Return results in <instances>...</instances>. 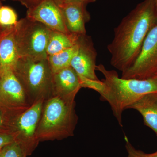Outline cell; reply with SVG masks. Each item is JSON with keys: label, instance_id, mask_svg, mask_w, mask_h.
<instances>
[{"label": "cell", "instance_id": "cell-1", "mask_svg": "<svg viewBox=\"0 0 157 157\" xmlns=\"http://www.w3.org/2000/svg\"><path fill=\"white\" fill-rule=\"evenodd\" d=\"M157 23L154 0H144L137 5L114 29L113 39L107 47L111 66L121 72L131 67Z\"/></svg>", "mask_w": 157, "mask_h": 157}, {"label": "cell", "instance_id": "cell-2", "mask_svg": "<svg viewBox=\"0 0 157 157\" xmlns=\"http://www.w3.org/2000/svg\"><path fill=\"white\" fill-rule=\"evenodd\" d=\"M96 70L104 75L103 85L99 93L102 100L107 101L118 124L123 127L122 114L132 104L144 96L157 93V76L144 79L124 78L116 71L108 70L103 64Z\"/></svg>", "mask_w": 157, "mask_h": 157}, {"label": "cell", "instance_id": "cell-3", "mask_svg": "<svg viewBox=\"0 0 157 157\" xmlns=\"http://www.w3.org/2000/svg\"><path fill=\"white\" fill-rule=\"evenodd\" d=\"M75 102L52 95L44 101L37 129L40 142L61 140L74 135L78 121Z\"/></svg>", "mask_w": 157, "mask_h": 157}, {"label": "cell", "instance_id": "cell-4", "mask_svg": "<svg viewBox=\"0 0 157 157\" xmlns=\"http://www.w3.org/2000/svg\"><path fill=\"white\" fill-rule=\"evenodd\" d=\"M13 71L31 105L52 96L53 72L47 59L20 58Z\"/></svg>", "mask_w": 157, "mask_h": 157}, {"label": "cell", "instance_id": "cell-5", "mask_svg": "<svg viewBox=\"0 0 157 157\" xmlns=\"http://www.w3.org/2000/svg\"><path fill=\"white\" fill-rule=\"evenodd\" d=\"M52 30L26 17L14 26V36L20 58L47 59L46 48Z\"/></svg>", "mask_w": 157, "mask_h": 157}, {"label": "cell", "instance_id": "cell-6", "mask_svg": "<svg viewBox=\"0 0 157 157\" xmlns=\"http://www.w3.org/2000/svg\"><path fill=\"white\" fill-rule=\"evenodd\" d=\"M45 100L33 104L28 109L14 118L11 124V134L27 156L31 155L40 141L37 132Z\"/></svg>", "mask_w": 157, "mask_h": 157}, {"label": "cell", "instance_id": "cell-7", "mask_svg": "<svg viewBox=\"0 0 157 157\" xmlns=\"http://www.w3.org/2000/svg\"><path fill=\"white\" fill-rule=\"evenodd\" d=\"M31 106L24 90L13 70L1 71L0 111L11 122Z\"/></svg>", "mask_w": 157, "mask_h": 157}, {"label": "cell", "instance_id": "cell-8", "mask_svg": "<svg viewBox=\"0 0 157 157\" xmlns=\"http://www.w3.org/2000/svg\"><path fill=\"white\" fill-rule=\"evenodd\" d=\"M157 73V23L147 34L138 56L128 69L122 72L124 78L144 79Z\"/></svg>", "mask_w": 157, "mask_h": 157}, {"label": "cell", "instance_id": "cell-9", "mask_svg": "<svg viewBox=\"0 0 157 157\" xmlns=\"http://www.w3.org/2000/svg\"><path fill=\"white\" fill-rule=\"evenodd\" d=\"M78 49L74 56L70 67L79 77L94 81H100L96 75L97 51L92 39L86 34L78 37Z\"/></svg>", "mask_w": 157, "mask_h": 157}, {"label": "cell", "instance_id": "cell-10", "mask_svg": "<svg viewBox=\"0 0 157 157\" xmlns=\"http://www.w3.org/2000/svg\"><path fill=\"white\" fill-rule=\"evenodd\" d=\"M26 17L41 23L52 30L71 34L66 27L61 9L54 0H43L28 9Z\"/></svg>", "mask_w": 157, "mask_h": 157}, {"label": "cell", "instance_id": "cell-11", "mask_svg": "<svg viewBox=\"0 0 157 157\" xmlns=\"http://www.w3.org/2000/svg\"><path fill=\"white\" fill-rule=\"evenodd\" d=\"M81 88L79 76L70 66L53 73L52 95L75 102V97Z\"/></svg>", "mask_w": 157, "mask_h": 157}, {"label": "cell", "instance_id": "cell-12", "mask_svg": "<svg viewBox=\"0 0 157 157\" xmlns=\"http://www.w3.org/2000/svg\"><path fill=\"white\" fill-rule=\"evenodd\" d=\"M64 17L66 27L72 35L79 36L86 34L85 25L91 16L84 3L69 2L59 4Z\"/></svg>", "mask_w": 157, "mask_h": 157}, {"label": "cell", "instance_id": "cell-13", "mask_svg": "<svg viewBox=\"0 0 157 157\" xmlns=\"http://www.w3.org/2000/svg\"><path fill=\"white\" fill-rule=\"evenodd\" d=\"M19 59L14 36V26L0 34V70H13Z\"/></svg>", "mask_w": 157, "mask_h": 157}, {"label": "cell", "instance_id": "cell-14", "mask_svg": "<svg viewBox=\"0 0 157 157\" xmlns=\"http://www.w3.org/2000/svg\"><path fill=\"white\" fill-rule=\"evenodd\" d=\"M135 109L143 117L144 123L157 136V93L147 94L129 107Z\"/></svg>", "mask_w": 157, "mask_h": 157}, {"label": "cell", "instance_id": "cell-15", "mask_svg": "<svg viewBox=\"0 0 157 157\" xmlns=\"http://www.w3.org/2000/svg\"><path fill=\"white\" fill-rule=\"evenodd\" d=\"M78 36L51 30L46 48L47 57L72 47L76 44Z\"/></svg>", "mask_w": 157, "mask_h": 157}, {"label": "cell", "instance_id": "cell-16", "mask_svg": "<svg viewBox=\"0 0 157 157\" xmlns=\"http://www.w3.org/2000/svg\"><path fill=\"white\" fill-rule=\"evenodd\" d=\"M77 49L78 45L76 42V44L72 47L47 57V60L53 73L70 67L71 61Z\"/></svg>", "mask_w": 157, "mask_h": 157}, {"label": "cell", "instance_id": "cell-17", "mask_svg": "<svg viewBox=\"0 0 157 157\" xmlns=\"http://www.w3.org/2000/svg\"><path fill=\"white\" fill-rule=\"evenodd\" d=\"M18 21L14 9L7 6H0V28L5 29L15 26Z\"/></svg>", "mask_w": 157, "mask_h": 157}, {"label": "cell", "instance_id": "cell-18", "mask_svg": "<svg viewBox=\"0 0 157 157\" xmlns=\"http://www.w3.org/2000/svg\"><path fill=\"white\" fill-rule=\"evenodd\" d=\"M1 157H27L25 152L15 141L7 144L0 151Z\"/></svg>", "mask_w": 157, "mask_h": 157}, {"label": "cell", "instance_id": "cell-19", "mask_svg": "<svg viewBox=\"0 0 157 157\" xmlns=\"http://www.w3.org/2000/svg\"><path fill=\"white\" fill-rule=\"evenodd\" d=\"M125 140V148L128 153L126 157H157V151L153 153H146L135 148L127 138Z\"/></svg>", "mask_w": 157, "mask_h": 157}, {"label": "cell", "instance_id": "cell-20", "mask_svg": "<svg viewBox=\"0 0 157 157\" xmlns=\"http://www.w3.org/2000/svg\"><path fill=\"white\" fill-rule=\"evenodd\" d=\"M11 121L0 111V132L11 134Z\"/></svg>", "mask_w": 157, "mask_h": 157}, {"label": "cell", "instance_id": "cell-21", "mask_svg": "<svg viewBox=\"0 0 157 157\" xmlns=\"http://www.w3.org/2000/svg\"><path fill=\"white\" fill-rule=\"evenodd\" d=\"M14 141V137L11 134L0 133V151L7 144Z\"/></svg>", "mask_w": 157, "mask_h": 157}, {"label": "cell", "instance_id": "cell-22", "mask_svg": "<svg viewBox=\"0 0 157 157\" xmlns=\"http://www.w3.org/2000/svg\"><path fill=\"white\" fill-rule=\"evenodd\" d=\"M43 0H17L23 6H25L27 9H31L35 7L42 2Z\"/></svg>", "mask_w": 157, "mask_h": 157}, {"label": "cell", "instance_id": "cell-23", "mask_svg": "<svg viewBox=\"0 0 157 157\" xmlns=\"http://www.w3.org/2000/svg\"><path fill=\"white\" fill-rule=\"evenodd\" d=\"M55 2L59 4H63V3L69 2H78L84 3L85 4H88L89 3L95 2L98 0H54Z\"/></svg>", "mask_w": 157, "mask_h": 157}, {"label": "cell", "instance_id": "cell-24", "mask_svg": "<svg viewBox=\"0 0 157 157\" xmlns=\"http://www.w3.org/2000/svg\"><path fill=\"white\" fill-rule=\"evenodd\" d=\"M2 6V4H1V2H0V6ZM3 30H4V29H1V28H0V31Z\"/></svg>", "mask_w": 157, "mask_h": 157}, {"label": "cell", "instance_id": "cell-25", "mask_svg": "<svg viewBox=\"0 0 157 157\" xmlns=\"http://www.w3.org/2000/svg\"><path fill=\"white\" fill-rule=\"evenodd\" d=\"M155 3L156 5V6H157V0H154Z\"/></svg>", "mask_w": 157, "mask_h": 157}, {"label": "cell", "instance_id": "cell-26", "mask_svg": "<svg viewBox=\"0 0 157 157\" xmlns=\"http://www.w3.org/2000/svg\"><path fill=\"white\" fill-rule=\"evenodd\" d=\"M3 30H1V31H0V34H1V33H2V31Z\"/></svg>", "mask_w": 157, "mask_h": 157}, {"label": "cell", "instance_id": "cell-27", "mask_svg": "<svg viewBox=\"0 0 157 157\" xmlns=\"http://www.w3.org/2000/svg\"><path fill=\"white\" fill-rule=\"evenodd\" d=\"M1 70H0V76H1Z\"/></svg>", "mask_w": 157, "mask_h": 157}, {"label": "cell", "instance_id": "cell-28", "mask_svg": "<svg viewBox=\"0 0 157 157\" xmlns=\"http://www.w3.org/2000/svg\"><path fill=\"white\" fill-rule=\"evenodd\" d=\"M6 1V0H0V1Z\"/></svg>", "mask_w": 157, "mask_h": 157}, {"label": "cell", "instance_id": "cell-29", "mask_svg": "<svg viewBox=\"0 0 157 157\" xmlns=\"http://www.w3.org/2000/svg\"><path fill=\"white\" fill-rule=\"evenodd\" d=\"M13 1H17V0H13Z\"/></svg>", "mask_w": 157, "mask_h": 157}, {"label": "cell", "instance_id": "cell-30", "mask_svg": "<svg viewBox=\"0 0 157 157\" xmlns=\"http://www.w3.org/2000/svg\"><path fill=\"white\" fill-rule=\"evenodd\" d=\"M155 76H157V73L156 74Z\"/></svg>", "mask_w": 157, "mask_h": 157}, {"label": "cell", "instance_id": "cell-31", "mask_svg": "<svg viewBox=\"0 0 157 157\" xmlns=\"http://www.w3.org/2000/svg\"><path fill=\"white\" fill-rule=\"evenodd\" d=\"M0 157H1V155H0Z\"/></svg>", "mask_w": 157, "mask_h": 157}]
</instances>
